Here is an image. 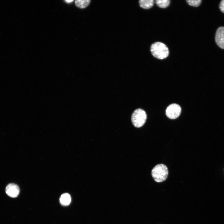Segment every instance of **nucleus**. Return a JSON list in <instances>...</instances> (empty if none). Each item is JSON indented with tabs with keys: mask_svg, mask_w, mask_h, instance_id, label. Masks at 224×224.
Returning <instances> with one entry per match:
<instances>
[{
	"mask_svg": "<svg viewBox=\"0 0 224 224\" xmlns=\"http://www.w3.org/2000/svg\"><path fill=\"white\" fill-rule=\"evenodd\" d=\"M155 2L158 7L165 8L169 6L170 1L169 0H156Z\"/></svg>",
	"mask_w": 224,
	"mask_h": 224,
	"instance_id": "10",
	"label": "nucleus"
},
{
	"mask_svg": "<svg viewBox=\"0 0 224 224\" xmlns=\"http://www.w3.org/2000/svg\"><path fill=\"white\" fill-rule=\"evenodd\" d=\"M90 1L89 0H77L75 2L76 6L80 8L86 7L89 4Z\"/></svg>",
	"mask_w": 224,
	"mask_h": 224,
	"instance_id": "9",
	"label": "nucleus"
},
{
	"mask_svg": "<svg viewBox=\"0 0 224 224\" xmlns=\"http://www.w3.org/2000/svg\"><path fill=\"white\" fill-rule=\"evenodd\" d=\"M219 7L220 11L224 13V0H222L220 1Z\"/></svg>",
	"mask_w": 224,
	"mask_h": 224,
	"instance_id": "12",
	"label": "nucleus"
},
{
	"mask_svg": "<svg viewBox=\"0 0 224 224\" xmlns=\"http://www.w3.org/2000/svg\"><path fill=\"white\" fill-rule=\"evenodd\" d=\"M150 51L153 56L158 59H165L169 54L168 48L166 44L161 42H157L152 44Z\"/></svg>",
	"mask_w": 224,
	"mask_h": 224,
	"instance_id": "1",
	"label": "nucleus"
},
{
	"mask_svg": "<svg viewBox=\"0 0 224 224\" xmlns=\"http://www.w3.org/2000/svg\"><path fill=\"white\" fill-rule=\"evenodd\" d=\"M154 1L153 0H141L139 1L140 7L143 9H148L153 5Z\"/></svg>",
	"mask_w": 224,
	"mask_h": 224,
	"instance_id": "8",
	"label": "nucleus"
},
{
	"mask_svg": "<svg viewBox=\"0 0 224 224\" xmlns=\"http://www.w3.org/2000/svg\"><path fill=\"white\" fill-rule=\"evenodd\" d=\"M168 175V168L163 164L156 165L152 170V176L154 180L157 182H161L166 180Z\"/></svg>",
	"mask_w": 224,
	"mask_h": 224,
	"instance_id": "2",
	"label": "nucleus"
},
{
	"mask_svg": "<svg viewBox=\"0 0 224 224\" xmlns=\"http://www.w3.org/2000/svg\"><path fill=\"white\" fill-rule=\"evenodd\" d=\"M186 2L189 5L195 7L199 6L201 4L202 1L201 0H188Z\"/></svg>",
	"mask_w": 224,
	"mask_h": 224,
	"instance_id": "11",
	"label": "nucleus"
},
{
	"mask_svg": "<svg viewBox=\"0 0 224 224\" xmlns=\"http://www.w3.org/2000/svg\"><path fill=\"white\" fill-rule=\"evenodd\" d=\"M215 39L217 45L220 48L224 49V26L218 28L216 31Z\"/></svg>",
	"mask_w": 224,
	"mask_h": 224,
	"instance_id": "5",
	"label": "nucleus"
},
{
	"mask_svg": "<svg viewBox=\"0 0 224 224\" xmlns=\"http://www.w3.org/2000/svg\"><path fill=\"white\" fill-rule=\"evenodd\" d=\"M147 115L145 111L141 109L136 110L133 113L131 120L133 125L136 127L140 128L145 123Z\"/></svg>",
	"mask_w": 224,
	"mask_h": 224,
	"instance_id": "3",
	"label": "nucleus"
},
{
	"mask_svg": "<svg viewBox=\"0 0 224 224\" xmlns=\"http://www.w3.org/2000/svg\"><path fill=\"white\" fill-rule=\"evenodd\" d=\"M72 1H73V0H65V2H67L68 3L71 2H72Z\"/></svg>",
	"mask_w": 224,
	"mask_h": 224,
	"instance_id": "13",
	"label": "nucleus"
},
{
	"mask_svg": "<svg viewBox=\"0 0 224 224\" xmlns=\"http://www.w3.org/2000/svg\"><path fill=\"white\" fill-rule=\"evenodd\" d=\"M59 200L62 205L67 206L71 202V197L68 194L65 193L61 195Z\"/></svg>",
	"mask_w": 224,
	"mask_h": 224,
	"instance_id": "7",
	"label": "nucleus"
},
{
	"mask_svg": "<svg viewBox=\"0 0 224 224\" xmlns=\"http://www.w3.org/2000/svg\"><path fill=\"white\" fill-rule=\"evenodd\" d=\"M5 191L8 196L12 198H16L19 194L20 189L16 184L10 183L7 186Z\"/></svg>",
	"mask_w": 224,
	"mask_h": 224,
	"instance_id": "6",
	"label": "nucleus"
},
{
	"mask_svg": "<svg viewBox=\"0 0 224 224\" xmlns=\"http://www.w3.org/2000/svg\"><path fill=\"white\" fill-rule=\"evenodd\" d=\"M181 111L180 106L176 104H172L167 107L166 113L167 116L170 119H175L180 115Z\"/></svg>",
	"mask_w": 224,
	"mask_h": 224,
	"instance_id": "4",
	"label": "nucleus"
}]
</instances>
